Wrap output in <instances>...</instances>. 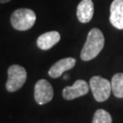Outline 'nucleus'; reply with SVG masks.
<instances>
[{"instance_id": "obj_13", "label": "nucleus", "mask_w": 123, "mask_h": 123, "mask_svg": "<svg viewBox=\"0 0 123 123\" xmlns=\"http://www.w3.org/2000/svg\"><path fill=\"white\" fill-rule=\"evenodd\" d=\"M9 1H11V0H0V3L1 4H4V3H7Z\"/></svg>"}, {"instance_id": "obj_1", "label": "nucleus", "mask_w": 123, "mask_h": 123, "mask_svg": "<svg viewBox=\"0 0 123 123\" xmlns=\"http://www.w3.org/2000/svg\"><path fill=\"white\" fill-rule=\"evenodd\" d=\"M105 38L98 28H92L88 32L86 43L80 52V57L84 61H89L97 57L104 48Z\"/></svg>"}, {"instance_id": "obj_6", "label": "nucleus", "mask_w": 123, "mask_h": 123, "mask_svg": "<svg viewBox=\"0 0 123 123\" xmlns=\"http://www.w3.org/2000/svg\"><path fill=\"white\" fill-rule=\"evenodd\" d=\"M89 90V85L83 79L75 81L72 86H68L63 89L62 96L67 100H72L77 98L85 96Z\"/></svg>"}, {"instance_id": "obj_7", "label": "nucleus", "mask_w": 123, "mask_h": 123, "mask_svg": "<svg viewBox=\"0 0 123 123\" xmlns=\"http://www.w3.org/2000/svg\"><path fill=\"white\" fill-rule=\"evenodd\" d=\"M76 65V59L73 57H65L58 60L53 65L49 70V77L52 79H57L63 75L64 72L73 68Z\"/></svg>"}, {"instance_id": "obj_9", "label": "nucleus", "mask_w": 123, "mask_h": 123, "mask_svg": "<svg viewBox=\"0 0 123 123\" xmlns=\"http://www.w3.org/2000/svg\"><path fill=\"white\" fill-rule=\"evenodd\" d=\"M60 34L57 31H49L38 37L37 45L42 50H49L60 41Z\"/></svg>"}, {"instance_id": "obj_10", "label": "nucleus", "mask_w": 123, "mask_h": 123, "mask_svg": "<svg viewBox=\"0 0 123 123\" xmlns=\"http://www.w3.org/2000/svg\"><path fill=\"white\" fill-rule=\"evenodd\" d=\"M94 15V4L92 0H82L77 7V17L79 22L88 23Z\"/></svg>"}, {"instance_id": "obj_2", "label": "nucleus", "mask_w": 123, "mask_h": 123, "mask_svg": "<svg viewBox=\"0 0 123 123\" xmlns=\"http://www.w3.org/2000/svg\"><path fill=\"white\" fill-rule=\"evenodd\" d=\"M37 16L35 12L28 8H19L15 10L11 15L10 22L15 29L26 31L35 25Z\"/></svg>"}, {"instance_id": "obj_3", "label": "nucleus", "mask_w": 123, "mask_h": 123, "mask_svg": "<svg viewBox=\"0 0 123 123\" xmlns=\"http://www.w3.org/2000/svg\"><path fill=\"white\" fill-rule=\"evenodd\" d=\"M6 88L8 92H15L23 87L26 80V70L19 65H12L7 70Z\"/></svg>"}, {"instance_id": "obj_12", "label": "nucleus", "mask_w": 123, "mask_h": 123, "mask_svg": "<svg viewBox=\"0 0 123 123\" xmlns=\"http://www.w3.org/2000/svg\"><path fill=\"white\" fill-rule=\"evenodd\" d=\"M92 123H112V118L108 111L98 110L94 114Z\"/></svg>"}, {"instance_id": "obj_4", "label": "nucleus", "mask_w": 123, "mask_h": 123, "mask_svg": "<svg viewBox=\"0 0 123 123\" xmlns=\"http://www.w3.org/2000/svg\"><path fill=\"white\" fill-rule=\"evenodd\" d=\"M89 88L92 91L93 97L98 102H103L110 98L111 83L108 79L99 76H94L89 80Z\"/></svg>"}, {"instance_id": "obj_5", "label": "nucleus", "mask_w": 123, "mask_h": 123, "mask_svg": "<svg viewBox=\"0 0 123 123\" xmlns=\"http://www.w3.org/2000/svg\"><path fill=\"white\" fill-rule=\"evenodd\" d=\"M34 97L37 103L39 105H44L51 101L54 97V90L51 84L46 79H39L35 85Z\"/></svg>"}, {"instance_id": "obj_11", "label": "nucleus", "mask_w": 123, "mask_h": 123, "mask_svg": "<svg viewBox=\"0 0 123 123\" xmlns=\"http://www.w3.org/2000/svg\"><path fill=\"white\" fill-rule=\"evenodd\" d=\"M111 90L115 97L123 98V73H117L111 79Z\"/></svg>"}, {"instance_id": "obj_8", "label": "nucleus", "mask_w": 123, "mask_h": 123, "mask_svg": "<svg viewBox=\"0 0 123 123\" xmlns=\"http://www.w3.org/2000/svg\"><path fill=\"white\" fill-rule=\"evenodd\" d=\"M110 21L114 27L123 29V0H113L111 3Z\"/></svg>"}]
</instances>
